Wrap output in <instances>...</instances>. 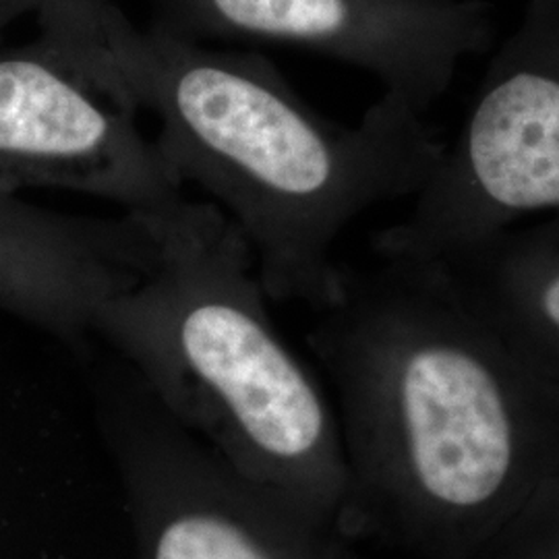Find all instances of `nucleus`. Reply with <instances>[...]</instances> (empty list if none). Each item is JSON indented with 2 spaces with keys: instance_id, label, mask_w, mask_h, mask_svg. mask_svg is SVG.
<instances>
[{
  "instance_id": "nucleus-2",
  "label": "nucleus",
  "mask_w": 559,
  "mask_h": 559,
  "mask_svg": "<svg viewBox=\"0 0 559 559\" xmlns=\"http://www.w3.org/2000/svg\"><path fill=\"white\" fill-rule=\"evenodd\" d=\"M129 214L140 274L102 305L94 340L228 464L313 516L332 483L328 408L270 320L239 228L182 195Z\"/></svg>"
},
{
  "instance_id": "nucleus-3",
  "label": "nucleus",
  "mask_w": 559,
  "mask_h": 559,
  "mask_svg": "<svg viewBox=\"0 0 559 559\" xmlns=\"http://www.w3.org/2000/svg\"><path fill=\"white\" fill-rule=\"evenodd\" d=\"M559 214V0H526L489 60L459 138L380 258L431 261L519 222Z\"/></svg>"
},
{
  "instance_id": "nucleus-8",
  "label": "nucleus",
  "mask_w": 559,
  "mask_h": 559,
  "mask_svg": "<svg viewBox=\"0 0 559 559\" xmlns=\"http://www.w3.org/2000/svg\"><path fill=\"white\" fill-rule=\"evenodd\" d=\"M464 302L559 353V214L506 226L438 260Z\"/></svg>"
},
{
  "instance_id": "nucleus-5",
  "label": "nucleus",
  "mask_w": 559,
  "mask_h": 559,
  "mask_svg": "<svg viewBox=\"0 0 559 559\" xmlns=\"http://www.w3.org/2000/svg\"><path fill=\"white\" fill-rule=\"evenodd\" d=\"M140 110L55 36L0 50V185L57 189L138 212L182 195Z\"/></svg>"
},
{
  "instance_id": "nucleus-9",
  "label": "nucleus",
  "mask_w": 559,
  "mask_h": 559,
  "mask_svg": "<svg viewBox=\"0 0 559 559\" xmlns=\"http://www.w3.org/2000/svg\"><path fill=\"white\" fill-rule=\"evenodd\" d=\"M59 0H0V32L23 15H38L46 7Z\"/></svg>"
},
{
  "instance_id": "nucleus-4",
  "label": "nucleus",
  "mask_w": 559,
  "mask_h": 559,
  "mask_svg": "<svg viewBox=\"0 0 559 559\" xmlns=\"http://www.w3.org/2000/svg\"><path fill=\"white\" fill-rule=\"evenodd\" d=\"M94 404L135 559H328L311 516L228 464L117 355L94 376Z\"/></svg>"
},
{
  "instance_id": "nucleus-6",
  "label": "nucleus",
  "mask_w": 559,
  "mask_h": 559,
  "mask_svg": "<svg viewBox=\"0 0 559 559\" xmlns=\"http://www.w3.org/2000/svg\"><path fill=\"white\" fill-rule=\"evenodd\" d=\"M191 40L293 46L357 67L419 112L441 100L498 25L487 0H152Z\"/></svg>"
},
{
  "instance_id": "nucleus-1",
  "label": "nucleus",
  "mask_w": 559,
  "mask_h": 559,
  "mask_svg": "<svg viewBox=\"0 0 559 559\" xmlns=\"http://www.w3.org/2000/svg\"><path fill=\"white\" fill-rule=\"evenodd\" d=\"M36 20L158 120L166 160L239 228L270 299L332 302L342 233L380 203L415 198L445 150L399 96L381 94L357 124H342L258 52L140 27L112 0H59Z\"/></svg>"
},
{
  "instance_id": "nucleus-7",
  "label": "nucleus",
  "mask_w": 559,
  "mask_h": 559,
  "mask_svg": "<svg viewBox=\"0 0 559 559\" xmlns=\"http://www.w3.org/2000/svg\"><path fill=\"white\" fill-rule=\"evenodd\" d=\"M145 253L133 214L83 218L44 210L0 185V309L85 350L106 300L129 288Z\"/></svg>"
}]
</instances>
